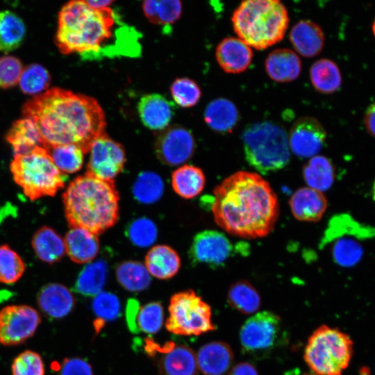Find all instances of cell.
<instances>
[{
	"instance_id": "obj_51",
	"label": "cell",
	"mask_w": 375,
	"mask_h": 375,
	"mask_svg": "<svg viewBox=\"0 0 375 375\" xmlns=\"http://www.w3.org/2000/svg\"><path fill=\"white\" fill-rule=\"evenodd\" d=\"M228 375H258V373L253 365L242 362L235 365Z\"/></svg>"
},
{
	"instance_id": "obj_16",
	"label": "cell",
	"mask_w": 375,
	"mask_h": 375,
	"mask_svg": "<svg viewBox=\"0 0 375 375\" xmlns=\"http://www.w3.org/2000/svg\"><path fill=\"white\" fill-rule=\"evenodd\" d=\"M288 138L291 152L301 158H310L322 149L326 132L318 119L304 116L293 123Z\"/></svg>"
},
{
	"instance_id": "obj_11",
	"label": "cell",
	"mask_w": 375,
	"mask_h": 375,
	"mask_svg": "<svg viewBox=\"0 0 375 375\" xmlns=\"http://www.w3.org/2000/svg\"><path fill=\"white\" fill-rule=\"evenodd\" d=\"M282 334L280 317L265 310L244 323L240 331V341L246 353L262 357L269 354L278 344Z\"/></svg>"
},
{
	"instance_id": "obj_18",
	"label": "cell",
	"mask_w": 375,
	"mask_h": 375,
	"mask_svg": "<svg viewBox=\"0 0 375 375\" xmlns=\"http://www.w3.org/2000/svg\"><path fill=\"white\" fill-rule=\"evenodd\" d=\"M253 51L238 37H226L217 44L215 57L220 67L228 74H240L251 64Z\"/></svg>"
},
{
	"instance_id": "obj_43",
	"label": "cell",
	"mask_w": 375,
	"mask_h": 375,
	"mask_svg": "<svg viewBox=\"0 0 375 375\" xmlns=\"http://www.w3.org/2000/svg\"><path fill=\"white\" fill-rule=\"evenodd\" d=\"M155 224L147 217H140L130 222L126 234L131 242L140 247H147L153 244L157 238Z\"/></svg>"
},
{
	"instance_id": "obj_8",
	"label": "cell",
	"mask_w": 375,
	"mask_h": 375,
	"mask_svg": "<svg viewBox=\"0 0 375 375\" xmlns=\"http://www.w3.org/2000/svg\"><path fill=\"white\" fill-rule=\"evenodd\" d=\"M352 353L353 342L349 335L322 325L309 338L303 357L317 375H342Z\"/></svg>"
},
{
	"instance_id": "obj_27",
	"label": "cell",
	"mask_w": 375,
	"mask_h": 375,
	"mask_svg": "<svg viewBox=\"0 0 375 375\" xmlns=\"http://www.w3.org/2000/svg\"><path fill=\"white\" fill-rule=\"evenodd\" d=\"M204 119L215 132L227 134L235 128L239 121V112L231 100L217 98L207 105L204 111Z\"/></svg>"
},
{
	"instance_id": "obj_7",
	"label": "cell",
	"mask_w": 375,
	"mask_h": 375,
	"mask_svg": "<svg viewBox=\"0 0 375 375\" xmlns=\"http://www.w3.org/2000/svg\"><path fill=\"white\" fill-rule=\"evenodd\" d=\"M10 169L15 182L31 201L54 196L65 185L66 174L56 167L43 147L14 156Z\"/></svg>"
},
{
	"instance_id": "obj_10",
	"label": "cell",
	"mask_w": 375,
	"mask_h": 375,
	"mask_svg": "<svg viewBox=\"0 0 375 375\" xmlns=\"http://www.w3.org/2000/svg\"><path fill=\"white\" fill-rule=\"evenodd\" d=\"M165 326L181 335H199L215 329L210 306L192 290L172 296Z\"/></svg>"
},
{
	"instance_id": "obj_19",
	"label": "cell",
	"mask_w": 375,
	"mask_h": 375,
	"mask_svg": "<svg viewBox=\"0 0 375 375\" xmlns=\"http://www.w3.org/2000/svg\"><path fill=\"white\" fill-rule=\"evenodd\" d=\"M289 205L294 218L307 222L319 221L328 206L323 193L309 187L297 190L291 196Z\"/></svg>"
},
{
	"instance_id": "obj_32",
	"label": "cell",
	"mask_w": 375,
	"mask_h": 375,
	"mask_svg": "<svg viewBox=\"0 0 375 375\" xmlns=\"http://www.w3.org/2000/svg\"><path fill=\"white\" fill-rule=\"evenodd\" d=\"M108 274V265L102 260L91 262L80 272L73 290L85 297H95L102 292Z\"/></svg>"
},
{
	"instance_id": "obj_22",
	"label": "cell",
	"mask_w": 375,
	"mask_h": 375,
	"mask_svg": "<svg viewBox=\"0 0 375 375\" xmlns=\"http://www.w3.org/2000/svg\"><path fill=\"white\" fill-rule=\"evenodd\" d=\"M138 113L143 124L151 130L165 129L171 122L174 103L159 94L143 96L138 106Z\"/></svg>"
},
{
	"instance_id": "obj_14",
	"label": "cell",
	"mask_w": 375,
	"mask_h": 375,
	"mask_svg": "<svg viewBox=\"0 0 375 375\" xmlns=\"http://www.w3.org/2000/svg\"><path fill=\"white\" fill-rule=\"evenodd\" d=\"M233 253V244L223 233L206 230L197 233L189 250L193 265L206 264L210 267L222 266Z\"/></svg>"
},
{
	"instance_id": "obj_3",
	"label": "cell",
	"mask_w": 375,
	"mask_h": 375,
	"mask_svg": "<svg viewBox=\"0 0 375 375\" xmlns=\"http://www.w3.org/2000/svg\"><path fill=\"white\" fill-rule=\"evenodd\" d=\"M213 194L214 219L228 234L254 239L274 229L279 215L278 198L260 174L237 172L218 185Z\"/></svg>"
},
{
	"instance_id": "obj_15",
	"label": "cell",
	"mask_w": 375,
	"mask_h": 375,
	"mask_svg": "<svg viewBox=\"0 0 375 375\" xmlns=\"http://www.w3.org/2000/svg\"><path fill=\"white\" fill-rule=\"evenodd\" d=\"M146 350L151 356L160 353L157 365L161 375H197V357L191 348L184 344L167 342L160 347L150 340Z\"/></svg>"
},
{
	"instance_id": "obj_44",
	"label": "cell",
	"mask_w": 375,
	"mask_h": 375,
	"mask_svg": "<svg viewBox=\"0 0 375 375\" xmlns=\"http://www.w3.org/2000/svg\"><path fill=\"white\" fill-rule=\"evenodd\" d=\"M170 91L174 101L183 108L195 106L201 97L199 86L188 78L176 79L172 84Z\"/></svg>"
},
{
	"instance_id": "obj_35",
	"label": "cell",
	"mask_w": 375,
	"mask_h": 375,
	"mask_svg": "<svg viewBox=\"0 0 375 375\" xmlns=\"http://www.w3.org/2000/svg\"><path fill=\"white\" fill-rule=\"evenodd\" d=\"M228 303L244 314L256 312L260 306V297L253 285L246 280L233 283L228 291Z\"/></svg>"
},
{
	"instance_id": "obj_25",
	"label": "cell",
	"mask_w": 375,
	"mask_h": 375,
	"mask_svg": "<svg viewBox=\"0 0 375 375\" xmlns=\"http://www.w3.org/2000/svg\"><path fill=\"white\" fill-rule=\"evenodd\" d=\"M64 241L68 256L76 263L91 262L99 251L97 235L83 228H71Z\"/></svg>"
},
{
	"instance_id": "obj_33",
	"label": "cell",
	"mask_w": 375,
	"mask_h": 375,
	"mask_svg": "<svg viewBox=\"0 0 375 375\" xmlns=\"http://www.w3.org/2000/svg\"><path fill=\"white\" fill-rule=\"evenodd\" d=\"M303 177L308 187L324 192L333 185L335 178L334 167L331 161L324 156L310 158L303 168Z\"/></svg>"
},
{
	"instance_id": "obj_4",
	"label": "cell",
	"mask_w": 375,
	"mask_h": 375,
	"mask_svg": "<svg viewBox=\"0 0 375 375\" xmlns=\"http://www.w3.org/2000/svg\"><path fill=\"white\" fill-rule=\"evenodd\" d=\"M119 194L114 181L85 173L74 179L62 194L71 228H83L97 235L112 227L119 217Z\"/></svg>"
},
{
	"instance_id": "obj_47",
	"label": "cell",
	"mask_w": 375,
	"mask_h": 375,
	"mask_svg": "<svg viewBox=\"0 0 375 375\" xmlns=\"http://www.w3.org/2000/svg\"><path fill=\"white\" fill-rule=\"evenodd\" d=\"M24 68L21 60L15 56L0 57V88L8 89L17 85Z\"/></svg>"
},
{
	"instance_id": "obj_28",
	"label": "cell",
	"mask_w": 375,
	"mask_h": 375,
	"mask_svg": "<svg viewBox=\"0 0 375 375\" xmlns=\"http://www.w3.org/2000/svg\"><path fill=\"white\" fill-rule=\"evenodd\" d=\"M6 139L12 146L14 156L28 153L37 147H44L35 123L28 118L24 117L15 122Z\"/></svg>"
},
{
	"instance_id": "obj_42",
	"label": "cell",
	"mask_w": 375,
	"mask_h": 375,
	"mask_svg": "<svg viewBox=\"0 0 375 375\" xmlns=\"http://www.w3.org/2000/svg\"><path fill=\"white\" fill-rule=\"evenodd\" d=\"M51 82L47 69L38 63L31 64L24 68L19 85L24 94L37 95L46 90Z\"/></svg>"
},
{
	"instance_id": "obj_30",
	"label": "cell",
	"mask_w": 375,
	"mask_h": 375,
	"mask_svg": "<svg viewBox=\"0 0 375 375\" xmlns=\"http://www.w3.org/2000/svg\"><path fill=\"white\" fill-rule=\"evenodd\" d=\"M310 79L314 88L322 94L338 91L342 83L341 72L338 65L328 58H320L312 64Z\"/></svg>"
},
{
	"instance_id": "obj_39",
	"label": "cell",
	"mask_w": 375,
	"mask_h": 375,
	"mask_svg": "<svg viewBox=\"0 0 375 375\" xmlns=\"http://www.w3.org/2000/svg\"><path fill=\"white\" fill-rule=\"evenodd\" d=\"M91 306L97 317L94 323L97 333L103 327L106 322L117 319L121 312V304L118 297L108 292H101L96 295Z\"/></svg>"
},
{
	"instance_id": "obj_12",
	"label": "cell",
	"mask_w": 375,
	"mask_h": 375,
	"mask_svg": "<svg viewBox=\"0 0 375 375\" xmlns=\"http://www.w3.org/2000/svg\"><path fill=\"white\" fill-rule=\"evenodd\" d=\"M40 314L27 305H10L0 310V344L16 346L31 338L41 323Z\"/></svg>"
},
{
	"instance_id": "obj_13",
	"label": "cell",
	"mask_w": 375,
	"mask_h": 375,
	"mask_svg": "<svg viewBox=\"0 0 375 375\" xmlns=\"http://www.w3.org/2000/svg\"><path fill=\"white\" fill-rule=\"evenodd\" d=\"M90 158L85 173L99 179L114 181L126 162L125 151L121 144L106 133L97 138L89 150Z\"/></svg>"
},
{
	"instance_id": "obj_21",
	"label": "cell",
	"mask_w": 375,
	"mask_h": 375,
	"mask_svg": "<svg viewBox=\"0 0 375 375\" xmlns=\"http://www.w3.org/2000/svg\"><path fill=\"white\" fill-rule=\"evenodd\" d=\"M40 309L49 318L61 319L69 315L75 305L72 292L60 283L43 286L37 297Z\"/></svg>"
},
{
	"instance_id": "obj_37",
	"label": "cell",
	"mask_w": 375,
	"mask_h": 375,
	"mask_svg": "<svg viewBox=\"0 0 375 375\" xmlns=\"http://www.w3.org/2000/svg\"><path fill=\"white\" fill-rule=\"evenodd\" d=\"M142 9L150 22L167 26L180 17L182 3L178 0H149L142 3Z\"/></svg>"
},
{
	"instance_id": "obj_24",
	"label": "cell",
	"mask_w": 375,
	"mask_h": 375,
	"mask_svg": "<svg viewBox=\"0 0 375 375\" xmlns=\"http://www.w3.org/2000/svg\"><path fill=\"white\" fill-rule=\"evenodd\" d=\"M196 357L198 368L204 375H224L230 369L233 360L231 347L219 341L203 345Z\"/></svg>"
},
{
	"instance_id": "obj_23",
	"label": "cell",
	"mask_w": 375,
	"mask_h": 375,
	"mask_svg": "<svg viewBox=\"0 0 375 375\" xmlns=\"http://www.w3.org/2000/svg\"><path fill=\"white\" fill-rule=\"evenodd\" d=\"M301 61L298 54L289 49L280 48L271 51L265 61L268 76L278 83L297 79L301 71Z\"/></svg>"
},
{
	"instance_id": "obj_45",
	"label": "cell",
	"mask_w": 375,
	"mask_h": 375,
	"mask_svg": "<svg viewBox=\"0 0 375 375\" xmlns=\"http://www.w3.org/2000/svg\"><path fill=\"white\" fill-rule=\"evenodd\" d=\"M163 318L162 304L158 301L148 303L140 308L137 319L138 329L148 334L156 333L162 328Z\"/></svg>"
},
{
	"instance_id": "obj_41",
	"label": "cell",
	"mask_w": 375,
	"mask_h": 375,
	"mask_svg": "<svg viewBox=\"0 0 375 375\" xmlns=\"http://www.w3.org/2000/svg\"><path fill=\"white\" fill-rule=\"evenodd\" d=\"M26 266L20 256L8 245H0V282L11 285L24 274Z\"/></svg>"
},
{
	"instance_id": "obj_48",
	"label": "cell",
	"mask_w": 375,
	"mask_h": 375,
	"mask_svg": "<svg viewBox=\"0 0 375 375\" xmlns=\"http://www.w3.org/2000/svg\"><path fill=\"white\" fill-rule=\"evenodd\" d=\"M58 375H93L88 362L80 358H66L60 365Z\"/></svg>"
},
{
	"instance_id": "obj_6",
	"label": "cell",
	"mask_w": 375,
	"mask_h": 375,
	"mask_svg": "<svg viewBox=\"0 0 375 375\" xmlns=\"http://www.w3.org/2000/svg\"><path fill=\"white\" fill-rule=\"evenodd\" d=\"M241 139L247 161L262 174L281 169L290 162L288 135L278 124L269 121L250 124Z\"/></svg>"
},
{
	"instance_id": "obj_31",
	"label": "cell",
	"mask_w": 375,
	"mask_h": 375,
	"mask_svg": "<svg viewBox=\"0 0 375 375\" xmlns=\"http://www.w3.org/2000/svg\"><path fill=\"white\" fill-rule=\"evenodd\" d=\"M206 177L198 167L185 165L174 171L172 174V185L180 197L190 199L198 196L203 190Z\"/></svg>"
},
{
	"instance_id": "obj_53",
	"label": "cell",
	"mask_w": 375,
	"mask_h": 375,
	"mask_svg": "<svg viewBox=\"0 0 375 375\" xmlns=\"http://www.w3.org/2000/svg\"><path fill=\"white\" fill-rule=\"evenodd\" d=\"M372 32H373L374 35L375 36V19L372 24Z\"/></svg>"
},
{
	"instance_id": "obj_55",
	"label": "cell",
	"mask_w": 375,
	"mask_h": 375,
	"mask_svg": "<svg viewBox=\"0 0 375 375\" xmlns=\"http://www.w3.org/2000/svg\"><path fill=\"white\" fill-rule=\"evenodd\" d=\"M304 375H317L315 374H304Z\"/></svg>"
},
{
	"instance_id": "obj_26",
	"label": "cell",
	"mask_w": 375,
	"mask_h": 375,
	"mask_svg": "<svg viewBox=\"0 0 375 375\" xmlns=\"http://www.w3.org/2000/svg\"><path fill=\"white\" fill-rule=\"evenodd\" d=\"M145 267L151 276L165 280L173 277L181 267V258L172 247L159 244L153 247L147 253Z\"/></svg>"
},
{
	"instance_id": "obj_34",
	"label": "cell",
	"mask_w": 375,
	"mask_h": 375,
	"mask_svg": "<svg viewBox=\"0 0 375 375\" xmlns=\"http://www.w3.org/2000/svg\"><path fill=\"white\" fill-rule=\"evenodd\" d=\"M26 35L23 19L12 11H0V51L8 53L21 46Z\"/></svg>"
},
{
	"instance_id": "obj_29",
	"label": "cell",
	"mask_w": 375,
	"mask_h": 375,
	"mask_svg": "<svg viewBox=\"0 0 375 375\" xmlns=\"http://www.w3.org/2000/svg\"><path fill=\"white\" fill-rule=\"evenodd\" d=\"M31 244L38 258L49 264L59 261L66 252L64 239L47 226L41 227L34 233Z\"/></svg>"
},
{
	"instance_id": "obj_49",
	"label": "cell",
	"mask_w": 375,
	"mask_h": 375,
	"mask_svg": "<svg viewBox=\"0 0 375 375\" xmlns=\"http://www.w3.org/2000/svg\"><path fill=\"white\" fill-rule=\"evenodd\" d=\"M140 308L139 302L136 299L128 300L126 307V321L129 331L133 333H138L140 331L137 324Z\"/></svg>"
},
{
	"instance_id": "obj_54",
	"label": "cell",
	"mask_w": 375,
	"mask_h": 375,
	"mask_svg": "<svg viewBox=\"0 0 375 375\" xmlns=\"http://www.w3.org/2000/svg\"><path fill=\"white\" fill-rule=\"evenodd\" d=\"M372 192H373V199L375 201V182H374V184L373 185V191H372Z\"/></svg>"
},
{
	"instance_id": "obj_46",
	"label": "cell",
	"mask_w": 375,
	"mask_h": 375,
	"mask_svg": "<svg viewBox=\"0 0 375 375\" xmlns=\"http://www.w3.org/2000/svg\"><path fill=\"white\" fill-rule=\"evenodd\" d=\"M12 375H44L45 368L41 356L26 350L17 355L11 365Z\"/></svg>"
},
{
	"instance_id": "obj_40",
	"label": "cell",
	"mask_w": 375,
	"mask_h": 375,
	"mask_svg": "<svg viewBox=\"0 0 375 375\" xmlns=\"http://www.w3.org/2000/svg\"><path fill=\"white\" fill-rule=\"evenodd\" d=\"M164 190L161 177L152 172L140 173L135 180L133 193L135 199L142 203H153L161 197Z\"/></svg>"
},
{
	"instance_id": "obj_5",
	"label": "cell",
	"mask_w": 375,
	"mask_h": 375,
	"mask_svg": "<svg viewBox=\"0 0 375 375\" xmlns=\"http://www.w3.org/2000/svg\"><path fill=\"white\" fill-rule=\"evenodd\" d=\"M289 20L286 7L278 0L243 1L231 16L238 37L251 48L258 50L280 42Z\"/></svg>"
},
{
	"instance_id": "obj_17",
	"label": "cell",
	"mask_w": 375,
	"mask_h": 375,
	"mask_svg": "<svg viewBox=\"0 0 375 375\" xmlns=\"http://www.w3.org/2000/svg\"><path fill=\"white\" fill-rule=\"evenodd\" d=\"M195 150L192 133L178 126L165 129L156 142V153L159 160L169 166H176L188 160Z\"/></svg>"
},
{
	"instance_id": "obj_52",
	"label": "cell",
	"mask_w": 375,
	"mask_h": 375,
	"mask_svg": "<svg viewBox=\"0 0 375 375\" xmlns=\"http://www.w3.org/2000/svg\"><path fill=\"white\" fill-rule=\"evenodd\" d=\"M85 3L90 7L95 9H102L109 7L114 1L109 0L101 1H85Z\"/></svg>"
},
{
	"instance_id": "obj_1",
	"label": "cell",
	"mask_w": 375,
	"mask_h": 375,
	"mask_svg": "<svg viewBox=\"0 0 375 375\" xmlns=\"http://www.w3.org/2000/svg\"><path fill=\"white\" fill-rule=\"evenodd\" d=\"M140 34L110 7L95 9L74 0L58 14L56 44L62 54L77 53L84 60L135 57L141 48Z\"/></svg>"
},
{
	"instance_id": "obj_50",
	"label": "cell",
	"mask_w": 375,
	"mask_h": 375,
	"mask_svg": "<svg viewBox=\"0 0 375 375\" xmlns=\"http://www.w3.org/2000/svg\"><path fill=\"white\" fill-rule=\"evenodd\" d=\"M363 121L367 132L375 138V101L367 107Z\"/></svg>"
},
{
	"instance_id": "obj_9",
	"label": "cell",
	"mask_w": 375,
	"mask_h": 375,
	"mask_svg": "<svg viewBox=\"0 0 375 375\" xmlns=\"http://www.w3.org/2000/svg\"><path fill=\"white\" fill-rule=\"evenodd\" d=\"M375 237V228L364 226L346 214H340L330 219L320 247L329 248L333 261L341 267H349L359 262L364 249L358 240Z\"/></svg>"
},
{
	"instance_id": "obj_2",
	"label": "cell",
	"mask_w": 375,
	"mask_h": 375,
	"mask_svg": "<svg viewBox=\"0 0 375 375\" xmlns=\"http://www.w3.org/2000/svg\"><path fill=\"white\" fill-rule=\"evenodd\" d=\"M22 115L35 123L46 149L75 144L85 153L105 133V115L97 100L59 88L28 99Z\"/></svg>"
},
{
	"instance_id": "obj_38",
	"label": "cell",
	"mask_w": 375,
	"mask_h": 375,
	"mask_svg": "<svg viewBox=\"0 0 375 375\" xmlns=\"http://www.w3.org/2000/svg\"><path fill=\"white\" fill-rule=\"evenodd\" d=\"M56 166L63 174H73L79 171L83 164L84 153L75 144H60L47 149Z\"/></svg>"
},
{
	"instance_id": "obj_36",
	"label": "cell",
	"mask_w": 375,
	"mask_h": 375,
	"mask_svg": "<svg viewBox=\"0 0 375 375\" xmlns=\"http://www.w3.org/2000/svg\"><path fill=\"white\" fill-rule=\"evenodd\" d=\"M119 283L130 292H141L150 285L151 276L145 265L138 261H125L116 269Z\"/></svg>"
},
{
	"instance_id": "obj_20",
	"label": "cell",
	"mask_w": 375,
	"mask_h": 375,
	"mask_svg": "<svg viewBox=\"0 0 375 375\" xmlns=\"http://www.w3.org/2000/svg\"><path fill=\"white\" fill-rule=\"evenodd\" d=\"M290 41L297 53L306 58L318 55L325 44V35L321 27L309 19L297 22L291 28Z\"/></svg>"
}]
</instances>
